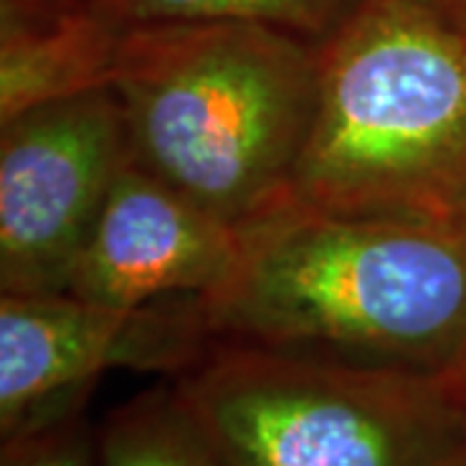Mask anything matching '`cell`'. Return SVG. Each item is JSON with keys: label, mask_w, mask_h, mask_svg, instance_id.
I'll return each instance as SVG.
<instances>
[{"label": "cell", "mask_w": 466, "mask_h": 466, "mask_svg": "<svg viewBox=\"0 0 466 466\" xmlns=\"http://www.w3.org/2000/svg\"><path fill=\"white\" fill-rule=\"evenodd\" d=\"M198 296L210 345L449 379L466 355V241L453 223L334 213L288 195L241 226Z\"/></svg>", "instance_id": "1"}, {"label": "cell", "mask_w": 466, "mask_h": 466, "mask_svg": "<svg viewBox=\"0 0 466 466\" xmlns=\"http://www.w3.org/2000/svg\"><path fill=\"white\" fill-rule=\"evenodd\" d=\"M112 91L130 158L241 226L290 195L321 94L319 45L249 21L127 29Z\"/></svg>", "instance_id": "2"}, {"label": "cell", "mask_w": 466, "mask_h": 466, "mask_svg": "<svg viewBox=\"0 0 466 466\" xmlns=\"http://www.w3.org/2000/svg\"><path fill=\"white\" fill-rule=\"evenodd\" d=\"M319 57L317 119L290 195L453 223L466 205V29L417 0H366Z\"/></svg>", "instance_id": "3"}, {"label": "cell", "mask_w": 466, "mask_h": 466, "mask_svg": "<svg viewBox=\"0 0 466 466\" xmlns=\"http://www.w3.org/2000/svg\"><path fill=\"white\" fill-rule=\"evenodd\" d=\"M168 381L228 466H449L466 443L441 376L213 342Z\"/></svg>", "instance_id": "4"}, {"label": "cell", "mask_w": 466, "mask_h": 466, "mask_svg": "<svg viewBox=\"0 0 466 466\" xmlns=\"http://www.w3.org/2000/svg\"><path fill=\"white\" fill-rule=\"evenodd\" d=\"M130 161L112 86L0 122V293H66Z\"/></svg>", "instance_id": "5"}, {"label": "cell", "mask_w": 466, "mask_h": 466, "mask_svg": "<svg viewBox=\"0 0 466 466\" xmlns=\"http://www.w3.org/2000/svg\"><path fill=\"white\" fill-rule=\"evenodd\" d=\"M208 345L198 296L112 309L73 293H0V441L86 412L109 368L171 379Z\"/></svg>", "instance_id": "6"}, {"label": "cell", "mask_w": 466, "mask_h": 466, "mask_svg": "<svg viewBox=\"0 0 466 466\" xmlns=\"http://www.w3.org/2000/svg\"><path fill=\"white\" fill-rule=\"evenodd\" d=\"M236 249V226L130 161L101 210L66 293L112 309L205 296L226 280Z\"/></svg>", "instance_id": "7"}, {"label": "cell", "mask_w": 466, "mask_h": 466, "mask_svg": "<svg viewBox=\"0 0 466 466\" xmlns=\"http://www.w3.org/2000/svg\"><path fill=\"white\" fill-rule=\"evenodd\" d=\"M125 34L81 0H0V122L109 88Z\"/></svg>", "instance_id": "8"}, {"label": "cell", "mask_w": 466, "mask_h": 466, "mask_svg": "<svg viewBox=\"0 0 466 466\" xmlns=\"http://www.w3.org/2000/svg\"><path fill=\"white\" fill-rule=\"evenodd\" d=\"M99 451L101 466H228L171 381L112 410Z\"/></svg>", "instance_id": "9"}, {"label": "cell", "mask_w": 466, "mask_h": 466, "mask_svg": "<svg viewBox=\"0 0 466 466\" xmlns=\"http://www.w3.org/2000/svg\"><path fill=\"white\" fill-rule=\"evenodd\" d=\"M125 29L187 21H249L321 45L366 0H81Z\"/></svg>", "instance_id": "10"}, {"label": "cell", "mask_w": 466, "mask_h": 466, "mask_svg": "<svg viewBox=\"0 0 466 466\" xmlns=\"http://www.w3.org/2000/svg\"><path fill=\"white\" fill-rule=\"evenodd\" d=\"M0 466H101L99 425L86 412L0 441Z\"/></svg>", "instance_id": "11"}, {"label": "cell", "mask_w": 466, "mask_h": 466, "mask_svg": "<svg viewBox=\"0 0 466 466\" xmlns=\"http://www.w3.org/2000/svg\"><path fill=\"white\" fill-rule=\"evenodd\" d=\"M417 3L431 8L441 18L451 21L453 26L466 29V0H417Z\"/></svg>", "instance_id": "12"}, {"label": "cell", "mask_w": 466, "mask_h": 466, "mask_svg": "<svg viewBox=\"0 0 466 466\" xmlns=\"http://www.w3.org/2000/svg\"><path fill=\"white\" fill-rule=\"evenodd\" d=\"M451 389H453V394H456V400L461 401V407L466 410V355L461 358V363L456 366V370L449 376Z\"/></svg>", "instance_id": "13"}, {"label": "cell", "mask_w": 466, "mask_h": 466, "mask_svg": "<svg viewBox=\"0 0 466 466\" xmlns=\"http://www.w3.org/2000/svg\"><path fill=\"white\" fill-rule=\"evenodd\" d=\"M453 226H456V231L461 233L466 241V205L459 210V213H456V218H453Z\"/></svg>", "instance_id": "14"}, {"label": "cell", "mask_w": 466, "mask_h": 466, "mask_svg": "<svg viewBox=\"0 0 466 466\" xmlns=\"http://www.w3.org/2000/svg\"><path fill=\"white\" fill-rule=\"evenodd\" d=\"M449 466H466V443H464V446H461V449L456 451V456L451 459Z\"/></svg>", "instance_id": "15"}]
</instances>
